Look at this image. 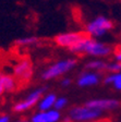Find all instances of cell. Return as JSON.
I'll use <instances>...</instances> for the list:
<instances>
[{"label":"cell","instance_id":"22","mask_svg":"<svg viewBox=\"0 0 121 122\" xmlns=\"http://www.w3.org/2000/svg\"><path fill=\"white\" fill-rule=\"evenodd\" d=\"M94 122H112V120H111V119H109V118H105V119L97 120V121H94Z\"/></svg>","mask_w":121,"mask_h":122},{"label":"cell","instance_id":"7","mask_svg":"<svg viewBox=\"0 0 121 122\" xmlns=\"http://www.w3.org/2000/svg\"><path fill=\"white\" fill-rule=\"evenodd\" d=\"M44 92H45V88H39V89L34 91L33 93H31V94L28 95L27 98H26L25 100H23V102H21L15 105V106L13 107V110L20 112V111H24V110L28 109L31 107H33L34 105L39 100V98L42 97Z\"/></svg>","mask_w":121,"mask_h":122},{"label":"cell","instance_id":"5","mask_svg":"<svg viewBox=\"0 0 121 122\" xmlns=\"http://www.w3.org/2000/svg\"><path fill=\"white\" fill-rule=\"evenodd\" d=\"M87 34L85 32H66L58 34L53 38V41L57 46L61 48L70 49L75 46L80 41H82Z\"/></svg>","mask_w":121,"mask_h":122},{"label":"cell","instance_id":"11","mask_svg":"<svg viewBox=\"0 0 121 122\" xmlns=\"http://www.w3.org/2000/svg\"><path fill=\"white\" fill-rule=\"evenodd\" d=\"M39 41L40 39L36 36H27V37H22L16 39L14 44L16 46H20V47H32V46L39 44Z\"/></svg>","mask_w":121,"mask_h":122},{"label":"cell","instance_id":"1","mask_svg":"<svg viewBox=\"0 0 121 122\" xmlns=\"http://www.w3.org/2000/svg\"><path fill=\"white\" fill-rule=\"evenodd\" d=\"M69 50L76 55H89L94 57H106L112 52V48L108 44L99 41L88 35H86Z\"/></svg>","mask_w":121,"mask_h":122},{"label":"cell","instance_id":"21","mask_svg":"<svg viewBox=\"0 0 121 122\" xmlns=\"http://www.w3.org/2000/svg\"><path fill=\"white\" fill-rule=\"evenodd\" d=\"M70 84H71V80L70 79H64V80H62V82H61V85L64 86V87H67L68 85H70Z\"/></svg>","mask_w":121,"mask_h":122},{"label":"cell","instance_id":"20","mask_svg":"<svg viewBox=\"0 0 121 122\" xmlns=\"http://www.w3.org/2000/svg\"><path fill=\"white\" fill-rule=\"evenodd\" d=\"M3 92H5V86H3V73L0 72V96L2 95Z\"/></svg>","mask_w":121,"mask_h":122},{"label":"cell","instance_id":"24","mask_svg":"<svg viewBox=\"0 0 121 122\" xmlns=\"http://www.w3.org/2000/svg\"><path fill=\"white\" fill-rule=\"evenodd\" d=\"M63 122H71V119L70 118H66V119L63 120Z\"/></svg>","mask_w":121,"mask_h":122},{"label":"cell","instance_id":"12","mask_svg":"<svg viewBox=\"0 0 121 122\" xmlns=\"http://www.w3.org/2000/svg\"><path fill=\"white\" fill-rule=\"evenodd\" d=\"M56 102H57L56 95L55 94H48L47 96L44 97V99L40 102V104H39L40 110H48V109H50V107L55 106Z\"/></svg>","mask_w":121,"mask_h":122},{"label":"cell","instance_id":"14","mask_svg":"<svg viewBox=\"0 0 121 122\" xmlns=\"http://www.w3.org/2000/svg\"><path fill=\"white\" fill-rule=\"evenodd\" d=\"M108 64L105 63L104 61L100 60H94L89 61L87 64L85 66V68L87 70H96V71H101V70H107Z\"/></svg>","mask_w":121,"mask_h":122},{"label":"cell","instance_id":"23","mask_svg":"<svg viewBox=\"0 0 121 122\" xmlns=\"http://www.w3.org/2000/svg\"><path fill=\"white\" fill-rule=\"evenodd\" d=\"M0 122H9L8 117H0Z\"/></svg>","mask_w":121,"mask_h":122},{"label":"cell","instance_id":"6","mask_svg":"<svg viewBox=\"0 0 121 122\" xmlns=\"http://www.w3.org/2000/svg\"><path fill=\"white\" fill-rule=\"evenodd\" d=\"M100 114L99 109H93L88 107H76L70 111L71 118L75 121H85V120H91L94 118H97Z\"/></svg>","mask_w":121,"mask_h":122},{"label":"cell","instance_id":"4","mask_svg":"<svg viewBox=\"0 0 121 122\" xmlns=\"http://www.w3.org/2000/svg\"><path fill=\"white\" fill-rule=\"evenodd\" d=\"M78 63V60L74 58L63 59V60L57 61L50 66H48L45 71L42 73V77L44 80H51L57 76H60L62 74L69 72L70 70L74 68Z\"/></svg>","mask_w":121,"mask_h":122},{"label":"cell","instance_id":"8","mask_svg":"<svg viewBox=\"0 0 121 122\" xmlns=\"http://www.w3.org/2000/svg\"><path fill=\"white\" fill-rule=\"evenodd\" d=\"M88 108H93V109H114L118 108L121 106V102L115 99H95L91 102H86L85 105Z\"/></svg>","mask_w":121,"mask_h":122},{"label":"cell","instance_id":"19","mask_svg":"<svg viewBox=\"0 0 121 122\" xmlns=\"http://www.w3.org/2000/svg\"><path fill=\"white\" fill-rule=\"evenodd\" d=\"M67 104V99L63 98V97H61V98L57 99V102H56L55 104V107L56 109H60V108H62V107H64Z\"/></svg>","mask_w":121,"mask_h":122},{"label":"cell","instance_id":"13","mask_svg":"<svg viewBox=\"0 0 121 122\" xmlns=\"http://www.w3.org/2000/svg\"><path fill=\"white\" fill-rule=\"evenodd\" d=\"M105 83L106 84H114V86L117 89H121V73H112L108 75L105 79Z\"/></svg>","mask_w":121,"mask_h":122},{"label":"cell","instance_id":"16","mask_svg":"<svg viewBox=\"0 0 121 122\" xmlns=\"http://www.w3.org/2000/svg\"><path fill=\"white\" fill-rule=\"evenodd\" d=\"M47 117L49 122H57L59 120L60 114L57 110H50V111H47Z\"/></svg>","mask_w":121,"mask_h":122},{"label":"cell","instance_id":"25","mask_svg":"<svg viewBox=\"0 0 121 122\" xmlns=\"http://www.w3.org/2000/svg\"><path fill=\"white\" fill-rule=\"evenodd\" d=\"M21 122H27V121H21Z\"/></svg>","mask_w":121,"mask_h":122},{"label":"cell","instance_id":"2","mask_svg":"<svg viewBox=\"0 0 121 122\" xmlns=\"http://www.w3.org/2000/svg\"><path fill=\"white\" fill-rule=\"evenodd\" d=\"M114 28V23L112 21L109 20L106 16L99 15L86 23L85 27H84V32L87 34L88 36H91L93 38H98L104 36L107 32Z\"/></svg>","mask_w":121,"mask_h":122},{"label":"cell","instance_id":"9","mask_svg":"<svg viewBox=\"0 0 121 122\" xmlns=\"http://www.w3.org/2000/svg\"><path fill=\"white\" fill-rule=\"evenodd\" d=\"M99 79H100V76L97 72H83L79 77L78 84L81 87L92 86V85H96L98 83Z\"/></svg>","mask_w":121,"mask_h":122},{"label":"cell","instance_id":"17","mask_svg":"<svg viewBox=\"0 0 121 122\" xmlns=\"http://www.w3.org/2000/svg\"><path fill=\"white\" fill-rule=\"evenodd\" d=\"M33 122H49L48 121V117H47V112H42V113H37L36 116H34Z\"/></svg>","mask_w":121,"mask_h":122},{"label":"cell","instance_id":"10","mask_svg":"<svg viewBox=\"0 0 121 122\" xmlns=\"http://www.w3.org/2000/svg\"><path fill=\"white\" fill-rule=\"evenodd\" d=\"M3 86H5V92H14L18 89V87H20L19 82L16 81L13 75L10 74H3Z\"/></svg>","mask_w":121,"mask_h":122},{"label":"cell","instance_id":"18","mask_svg":"<svg viewBox=\"0 0 121 122\" xmlns=\"http://www.w3.org/2000/svg\"><path fill=\"white\" fill-rule=\"evenodd\" d=\"M114 56L116 61L121 62V45H118L116 48L114 49Z\"/></svg>","mask_w":121,"mask_h":122},{"label":"cell","instance_id":"15","mask_svg":"<svg viewBox=\"0 0 121 122\" xmlns=\"http://www.w3.org/2000/svg\"><path fill=\"white\" fill-rule=\"evenodd\" d=\"M107 70H109V71L112 72V73H119V72L121 71V62L116 61V62H112V63L108 64Z\"/></svg>","mask_w":121,"mask_h":122},{"label":"cell","instance_id":"3","mask_svg":"<svg viewBox=\"0 0 121 122\" xmlns=\"http://www.w3.org/2000/svg\"><path fill=\"white\" fill-rule=\"evenodd\" d=\"M13 76L19 82L20 87L25 86L33 77V62L28 57H22L13 66Z\"/></svg>","mask_w":121,"mask_h":122}]
</instances>
